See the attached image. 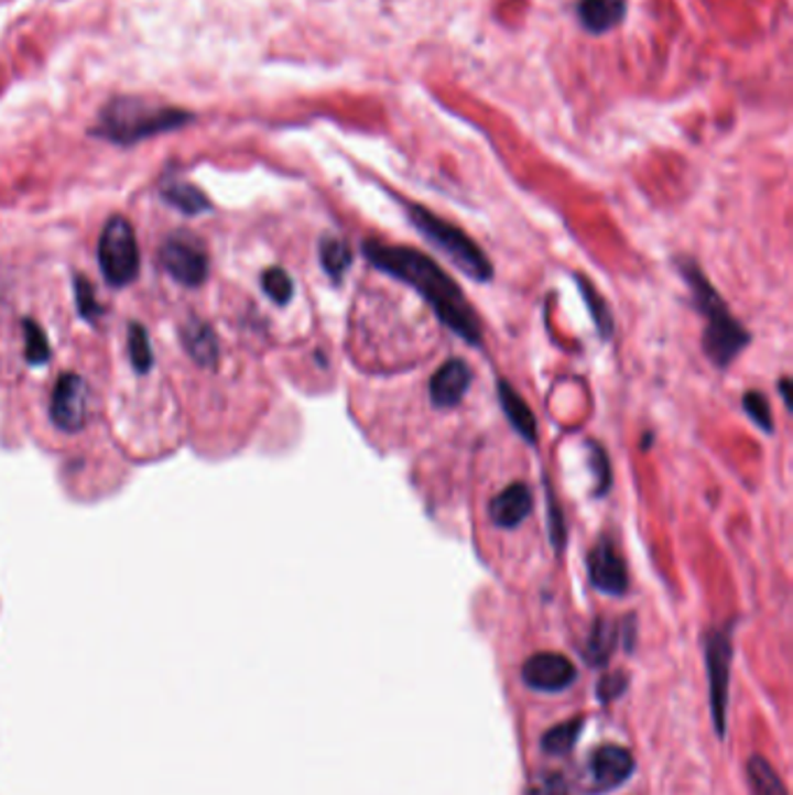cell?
I'll use <instances>...</instances> for the list:
<instances>
[{
	"instance_id": "6da1fadb",
	"label": "cell",
	"mask_w": 793,
	"mask_h": 795,
	"mask_svg": "<svg viewBox=\"0 0 793 795\" xmlns=\"http://www.w3.org/2000/svg\"><path fill=\"white\" fill-rule=\"evenodd\" d=\"M363 254L378 270L410 284L431 305L441 324L458 338L472 347L482 345V324H479L466 293L431 257L412 247H393L380 240H363Z\"/></svg>"
},
{
	"instance_id": "7a4b0ae2",
	"label": "cell",
	"mask_w": 793,
	"mask_h": 795,
	"mask_svg": "<svg viewBox=\"0 0 793 795\" xmlns=\"http://www.w3.org/2000/svg\"><path fill=\"white\" fill-rule=\"evenodd\" d=\"M680 272L686 280L688 288H692L696 309L707 319L703 333V349L707 353V359L717 368H728L749 347L751 342L749 330L734 317V314H730L728 305L715 291V286L709 284V280L703 275L698 263L682 259Z\"/></svg>"
},
{
	"instance_id": "3957f363",
	"label": "cell",
	"mask_w": 793,
	"mask_h": 795,
	"mask_svg": "<svg viewBox=\"0 0 793 795\" xmlns=\"http://www.w3.org/2000/svg\"><path fill=\"white\" fill-rule=\"evenodd\" d=\"M194 117L180 108H169L135 96H119L100 112L94 133L117 144H135L144 138L177 131Z\"/></svg>"
},
{
	"instance_id": "277c9868",
	"label": "cell",
	"mask_w": 793,
	"mask_h": 795,
	"mask_svg": "<svg viewBox=\"0 0 793 795\" xmlns=\"http://www.w3.org/2000/svg\"><path fill=\"white\" fill-rule=\"evenodd\" d=\"M408 217L414 224V228L433 244L443 251V254L461 272L475 282H491L493 268L489 257L479 249L477 242H472L470 236H466L461 228L454 224L435 217L431 209L422 205H408Z\"/></svg>"
},
{
	"instance_id": "5b68a950",
	"label": "cell",
	"mask_w": 793,
	"mask_h": 795,
	"mask_svg": "<svg viewBox=\"0 0 793 795\" xmlns=\"http://www.w3.org/2000/svg\"><path fill=\"white\" fill-rule=\"evenodd\" d=\"M98 263L102 277L112 286H129L140 272V249L133 226L123 217H112L98 240Z\"/></svg>"
},
{
	"instance_id": "8992f818",
	"label": "cell",
	"mask_w": 793,
	"mask_h": 795,
	"mask_svg": "<svg viewBox=\"0 0 793 795\" xmlns=\"http://www.w3.org/2000/svg\"><path fill=\"white\" fill-rule=\"evenodd\" d=\"M707 673H709V698H713V719L717 736L724 738L726 730V703H728V673H730V635L726 631H713L705 642Z\"/></svg>"
},
{
	"instance_id": "52a82bcc",
	"label": "cell",
	"mask_w": 793,
	"mask_h": 795,
	"mask_svg": "<svg viewBox=\"0 0 793 795\" xmlns=\"http://www.w3.org/2000/svg\"><path fill=\"white\" fill-rule=\"evenodd\" d=\"M89 391L85 380L75 372H66L58 377L52 391V422L56 428L66 433H77L87 424V405H89Z\"/></svg>"
},
{
	"instance_id": "ba28073f",
	"label": "cell",
	"mask_w": 793,
	"mask_h": 795,
	"mask_svg": "<svg viewBox=\"0 0 793 795\" xmlns=\"http://www.w3.org/2000/svg\"><path fill=\"white\" fill-rule=\"evenodd\" d=\"M161 265L184 286H200L207 280V257L192 238L173 236L161 247Z\"/></svg>"
},
{
	"instance_id": "9c48e42d",
	"label": "cell",
	"mask_w": 793,
	"mask_h": 795,
	"mask_svg": "<svg viewBox=\"0 0 793 795\" xmlns=\"http://www.w3.org/2000/svg\"><path fill=\"white\" fill-rule=\"evenodd\" d=\"M587 573L591 586L600 593L623 596L629 591V570H626V563L608 535H602L589 552Z\"/></svg>"
},
{
	"instance_id": "30bf717a",
	"label": "cell",
	"mask_w": 793,
	"mask_h": 795,
	"mask_svg": "<svg viewBox=\"0 0 793 795\" xmlns=\"http://www.w3.org/2000/svg\"><path fill=\"white\" fill-rule=\"evenodd\" d=\"M636 770V761L629 749L617 744L598 747L589 759V777H591V793H605L619 788L626 780L631 777Z\"/></svg>"
},
{
	"instance_id": "8fae6325",
	"label": "cell",
	"mask_w": 793,
	"mask_h": 795,
	"mask_svg": "<svg viewBox=\"0 0 793 795\" xmlns=\"http://www.w3.org/2000/svg\"><path fill=\"white\" fill-rule=\"evenodd\" d=\"M521 677H524L526 686H531L533 690L554 694V690L568 688L577 679V667L566 656L542 652L524 663Z\"/></svg>"
},
{
	"instance_id": "7c38bea8",
	"label": "cell",
	"mask_w": 793,
	"mask_h": 795,
	"mask_svg": "<svg viewBox=\"0 0 793 795\" xmlns=\"http://www.w3.org/2000/svg\"><path fill=\"white\" fill-rule=\"evenodd\" d=\"M472 384V370L461 359H449L431 380V403L441 410L456 407Z\"/></svg>"
},
{
	"instance_id": "4fadbf2b",
	"label": "cell",
	"mask_w": 793,
	"mask_h": 795,
	"mask_svg": "<svg viewBox=\"0 0 793 795\" xmlns=\"http://www.w3.org/2000/svg\"><path fill=\"white\" fill-rule=\"evenodd\" d=\"M533 510V493L526 484H510L489 502V516L498 529H517L521 521H526Z\"/></svg>"
},
{
	"instance_id": "5bb4252c",
	"label": "cell",
	"mask_w": 793,
	"mask_h": 795,
	"mask_svg": "<svg viewBox=\"0 0 793 795\" xmlns=\"http://www.w3.org/2000/svg\"><path fill=\"white\" fill-rule=\"evenodd\" d=\"M626 0H577V19L584 31L602 35L617 29L626 19Z\"/></svg>"
},
{
	"instance_id": "9a60e30c",
	"label": "cell",
	"mask_w": 793,
	"mask_h": 795,
	"mask_svg": "<svg viewBox=\"0 0 793 795\" xmlns=\"http://www.w3.org/2000/svg\"><path fill=\"white\" fill-rule=\"evenodd\" d=\"M182 342L186 353L200 366V368H215L219 361V345L213 326H207L200 319H189L182 326Z\"/></svg>"
},
{
	"instance_id": "2e32d148",
	"label": "cell",
	"mask_w": 793,
	"mask_h": 795,
	"mask_svg": "<svg viewBox=\"0 0 793 795\" xmlns=\"http://www.w3.org/2000/svg\"><path fill=\"white\" fill-rule=\"evenodd\" d=\"M498 401L500 407H503L508 422L512 424V428L526 439L529 445L537 443V424H535V414L533 410L526 405L524 398H521L506 380H498Z\"/></svg>"
},
{
	"instance_id": "e0dca14e",
	"label": "cell",
	"mask_w": 793,
	"mask_h": 795,
	"mask_svg": "<svg viewBox=\"0 0 793 795\" xmlns=\"http://www.w3.org/2000/svg\"><path fill=\"white\" fill-rule=\"evenodd\" d=\"M617 638H619V631L612 621L596 619L589 631V638H587V646H584V661L594 667L608 665L615 646H617Z\"/></svg>"
},
{
	"instance_id": "ac0fdd59",
	"label": "cell",
	"mask_w": 793,
	"mask_h": 795,
	"mask_svg": "<svg viewBox=\"0 0 793 795\" xmlns=\"http://www.w3.org/2000/svg\"><path fill=\"white\" fill-rule=\"evenodd\" d=\"M319 261L333 282H340L351 265V249L343 238L326 236L319 242Z\"/></svg>"
},
{
	"instance_id": "d6986e66",
	"label": "cell",
	"mask_w": 793,
	"mask_h": 795,
	"mask_svg": "<svg viewBox=\"0 0 793 795\" xmlns=\"http://www.w3.org/2000/svg\"><path fill=\"white\" fill-rule=\"evenodd\" d=\"M163 198L165 203H171L173 207H177L182 215H200L205 213V209H210V200H207L200 188H196L194 184H186V182H171L163 186Z\"/></svg>"
},
{
	"instance_id": "ffe728a7",
	"label": "cell",
	"mask_w": 793,
	"mask_h": 795,
	"mask_svg": "<svg viewBox=\"0 0 793 795\" xmlns=\"http://www.w3.org/2000/svg\"><path fill=\"white\" fill-rule=\"evenodd\" d=\"M575 280H577V284H579V293H582L584 303H587V309H589V314H591V319H594V326H596L598 335H600L602 340H610L612 333H615V322H612V314H610L608 303L602 301V296L594 288L591 282L582 280L579 275H577Z\"/></svg>"
},
{
	"instance_id": "44dd1931",
	"label": "cell",
	"mask_w": 793,
	"mask_h": 795,
	"mask_svg": "<svg viewBox=\"0 0 793 795\" xmlns=\"http://www.w3.org/2000/svg\"><path fill=\"white\" fill-rule=\"evenodd\" d=\"M747 772L754 795H786V788L778 777V772L770 767V763L763 756H751Z\"/></svg>"
},
{
	"instance_id": "7402d4cb",
	"label": "cell",
	"mask_w": 793,
	"mask_h": 795,
	"mask_svg": "<svg viewBox=\"0 0 793 795\" xmlns=\"http://www.w3.org/2000/svg\"><path fill=\"white\" fill-rule=\"evenodd\" d=\"M579 732H582L579 717L571 719V721H563L542 736V751L552 753V756H563V753H568L575 747Z\"/></svg>"
},
{
	"instance_id": "603a6c76",
	"label": "cell",
	"mask_w": 793,
	"mask_h": 795,
	"mask_svg": "<svg viewBox=\"0 0 793 795\" xmlns=\"http://www.w3.org/2000/svg\"><path fill=\"white\" fill-rule=\"evenodd\" d=\"M129 356L133 368L144 374L150 372L154 366V351L148 338V330H144L140 324H131L129 326Z\"/></svg>"
},
{
	"instance_id": "cb8c5ba5",
	"label": "cell",
	"mask_w": 793,
	"mask_h": 795,
	"mask_svg": "<svg viewBox=\"0 0 793 795\" xmlns=\"http://www.w3.org/2000/svg\"><path fill=\"white\" fill-rule=\"evenodd\" d=\"M24 340H26V361L29 366H45L52 356L50 340L45 330L40 328L33 319L24 322Z\"/></svg>"
},
{
	"instance_id": "d4e9b609",
	"label": "cell",
	"mask_w": 793,
	"mask_h": 795,
	"mask_svg": "<svg viewBox=\"0 0 793 795\" xmlns=\"http://www.w3.org/2000/svg\"><path fill=\"white\" fill-rule=\"evenodd\" d=\"M261 284H263L265 296L278 305H286L291 301V296H294V282H291L286 270H282V268L265 270L261 277Z\"/></svg>"
},
{
	"instance_id": "484cf974",
	"label": "cell",
	"mask_w": 793,
	"mask_h": 795,
	"mask_svg": "<svg viewBox=\"0 0 793 795\" xmlns=\"http://www.w3.org/2000/svg\"><path fill=\"white\" fill-rule=\"evenodd\" d=\"M742 407L749 414L751 422H754L763 433L775 431V422H772V412L768 398L761 391H747L742 398Z\"/></svg>"
},
{
	"instance_id": "4316f807",
	"label": "cell",
	"mask_w": 793,
	"mask_h": 795,
	"mask_svg": "<svg viewBox=\"0 0 793 795\" xmlns=\"http://www.w3.org/2000/svg\"><path fill=\"white\" fill-rule=\"evenodd\" d=\"M587 449L591 451V468L596 472V491L594 495L600 498L610 491L612 487V472H610V458H608V451H605L598 443H594V439H589L587 443Z\"/></svg>"
},
{
	"instance_id": "83f0119b",
	"label": "cell",
	"mask_w": 793,
	"mask_h": 795,
	"mask_svg": "<svg viewBox=\"0 0 793 795\" xmlns=\"http://www.w3.org/2000/svg\"><path fill=\"white\" fill-rule=\"evenodd\" d=\"M75 301H77V312L87 322H96L102 314V307L98 305V298H96V291L85 275L75 277Z\"/></svg>"
},
{
	"instance_id": "f1b7e54d",
	"label": "cell",
	"mask_w": 793,
	"mask_h": 795,
	"mask_svg": "<svg viewBox=\"0 0 793 795\" xmlns=\"http://www.w3.org/2000/svg\"><path fill=\"white\" fill-rule=\"evenodd\" d=\"M529 795H568V782L561 772H537L529 784Z\"/></svg>"
},
{
	"instance_id": "f546056e",
	"label": "cell",
	"mask_w": 793,
	"mask_h": 795,
	"mask_svg": "<svg viewBox=\"0 0 793 795\" xmlns=\"http://www.w3.org/2000/svg\"><path fill=\"white\" fill-rule=\"evenodd\" d=\"M547 519H550V540L554 544V549L561 552L563 544H566V526H563V516L552 489H547Z\"/></svg>"
},
{
	"instance_id": "4dcf8cb0",
	"label": "cell",
	"mask_w": 793,
	"mask_h": 795,
	"mask_svg": "<svg viewBox=\"0 0 793 795\" xmlns=\"http://www.w3.org/2000/svg\"><path fill=\"white\" fill-rule=\"evenodd\" d=\"M626 684H629V677H626L623 673H610L605 675L600 682H598V698L602 703H612L617 700L623 690H626Z\"/></svg>"
},
{
	"instance_id": "1f68e13d",
	"label": "cell",
	"mask_w": 793,
	"mask_h": 795,
	"mask_svg": "<svg viewBox=\"0 0 793 795\" xmlns=\"http://www.w3.org/2000/svg\"><path fill=\"white\" fill-rule=\"evenodd\" d=\"M789 384H791V380H789V377H782V380H780V393H782V401H784V405L789 407L791 405V395H789Z\"/></svg>"
}]
</instances>
